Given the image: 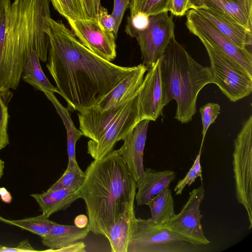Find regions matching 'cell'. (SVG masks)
Segmentation results:
<instances>
[{"label": "cell", "instance_id": "cell-1", "mask_svg": "<svg viewBox=\"0 0 252 252\" xmlns=\"http://www.w3.org/2000/svg\"><path fill=\"white\" fill-rule=\"evenodd\" d=\"M49 23L46 67L68 109L79 112L94 105L134 68L95 55L62 21Z\"/></svg>", "mask_w": 252, "mask_h": 252}, {"label": "cell", "instance_id": "cell-2", "mask_svg": "<svg viewBox=\"0 0 252 252\" xmlns=\"http://www.w3.org/2000/svg\"><path fill=\"white\" fill-rule=\"evenodd\" d=\"M50 0H14L0 18V93L19 86L31 52L46 62Z\"/></svg>", "mask_w": 252, "mask_h": 252}, {"label": "cell", "instance_id": "cell-3", "mask_svg": "<svg viewBox=\"0 0 252 252\" xmlns=\"http://www.w3.org/2000/svg\"><path fill=\"white\" fill-rule=\"evenodd\" d=\"M79 189L91 231L106 236L128 205L135 200V181L118 150L94 159Z\"/></svg>", "mask_w": 252, "mask_h": 252}, {"label": "cell", "instance_id": "cell-4", "mask_svg": "<svg viewBox=\"0 0 252 252\" xmlns=\"http://www.w3.org/2000/svg\"><path fill=\"white\" fill-rule=\"evenodd\" d=\"M159 68L167 102H176L174 118L183 124L192 120L196 112L200 91L214 83L210 66H204L190 56L175 38L159 59Z\"/></svg>", "mask_w": 252, "mask_h": 252}, {"label": "cell", "instance_id": "cell-5", "mask_svg": "<svg viewBox=\"0 0 252 252\" xmlns=\"http://www.w3.org/2000/svg\"><path fill=\"white\" fill-rule=\"evenodd\" d=\"M199 39L210 59L214 84L231 101L249 96L252 92V75L218 47L203 39Z\"/></svg>", "mask_w": 252, "mask_h": 252}, {"label": "cell", "instance_id": "cell-6", "mask_svg": "<svg viewBox=\"0 0 252 252\" xmlns=\"http://www.w3.org/2000/svg\"><path fill=\"white\" fill-rule=\"evenodd\" d=\"M198 246L165 225L137 218L127 252H195Z\"/></svg>", "mask_w": 252, "mask_h": 252}, {"label": "cell", "instance_id": "cell-7", "mask_svg": "<svg viewBox=\"0 0 252 252\" xmlns=\"http://www.w3.org/2000/svg\"><path fill=\"white\" fill-rule=\"evenodd\" d=\"M252 115L244 122L234 141L233 166L236 197L246 209L252 227Z\"/></svg>", "mask_w": 252, "mask_h": 252}, {"label": "cell", "instance_id": "cell-8", "mask_svg": "<svg viewBox=\"0 0 252 252\" xmlns=\"http://www.w3.org/2000/svg\"><path fill=\"white\" fill-rule=\"evenodd\" d=\"M168 11L149 16L146 29L134 36L139 45L142 63L148 69L161 57L172 39L175 38L174 23Z\"/></svg>", "mask_w": 252, "mask_h": 252}, {"label": "cell", "instance_id": "cell-9", "mask_svg": "<svg viewBox=\"0 0 252 252\" xmlns=\"http://www.w3.org/2000/svg\"><path fill=\"white\" fill-rule=\"evenodd\" d=\"M186 18L187 27L191 33L218 47L252 75L251 50L238 47L194 9H189Z\"/></svg>", "mask_w": 252, "mask_h": 252}, {"label": "cell", "instance_id": "cell-10", "mask_svg": "<svg viewBox=\"0 0 252 252\" xmlns=\"http://www.w3.org/2000/svg\"><path fill=\"white\" fill-rule=\"evenodd\" d=\"M181 211L165 225L169 229L197 246L207 245L210 241L205 237L201 222L202 215L200 206L205 196L203 186L189 192Z\"/></svg>", "mask_w": 252, "mask_h": 252}, {"label": "cell", "instance_id": "cell-11", "mask_svg": "<svg viewBox=\"0 0 252 252\" xmlns=\"http://www.w3.org/2000/svg\"><path fill=\"white\" fill-rule=\"evenodd\" d=\"M137 96L127 102L119 115L106 129L97 141L90 140L87 153L94 159H99L113 150L116 144L133 129L140 120Z\"/></svg>", "mask_w": 252, "mask_h": 252}, {"label": "cell", "instance_id": "cell-12", "mask_svg": "<svg viewBox=\"0 0 252 252\" xmlns=\"http://www.w3.org/2000/svg\"><path fill=\"white\" fill-rule=\"evenodd\" d=\"M73 33L86 48L109 62L116 57V36L104 29L96 17L87 19L67 20Z\"/></svg>", "mask_w": 252, "mask_h": 252}, {"label": "cell", "instance_id": "cell-13", "mask_svg": "<svg viewBox=\"0 0 252 252\" xmlns=\"http://www.w3.org/2000/svg\"><path fill=\"white\" fill-rule=\"evenodd\" d=\"M137 96L140 120L155 121L167 102L161 78L159 60L147 70Z\"/></svg>", "mask_w": 252, "mask_h": 252}, {"label": "cell", "instance_id": "cell-14", "mask_svg": "<svg viewBox=\"0 0 252 252\" xmlns=\"http://www.w3.org/2000/svg\"><path fill=\"white\" fill-rule=\"evenodd\" d=\"M148 68L143 63L135 66L116 86L93 105L100 111L120 107L136 97Z\"/></svg>", "mask_w": 252, "mask_h": 252}, {"label": "cell", "instance_id": "cell-15", "mask_svg": "<svg viewBox=\"0 0 252 252\" xmlns=\"http://www.w3.org/2000/svg\"><path fill=\"white\" fill-rule=\"evenodd\" d=\"M150 121H140L123 139L119 153L135 181L144 171V151Z\"/></svg>", "mask_w": 252, "mask_h": 252}, {"label": "cell", "instance_id": "cell-16", "mask_svg": "<svg viewBox=\"0 0 252 252\" xmlns=\"http://www.w3.org/2000/svg\"><path fill=\"white\" fill-rule=\"evenodd\" d=\"M194 10L238 47L248 49L251 47L252 31L231 16L212 8L203 7Z\"/></svg>", "mask_w": 252, "mask_h": 252}, {"label": "cell", "instance_id": "cell-17", "mask_svg": "<svg viewBox=\"0 0 252 252\" xmlns=\"http://www.w3.org/2000/svg\"><path fill=\"white\" fill-rule=\"evenodd\" d=\"M176 178L172 170L157 171L146 168L143 174L135 181L136 189L135 200L138 206L146 205L152 197L169 187Z\"/></svg>", "mask_w": 252, "mask_h": 252}, {"label": "cell", "instance_id": "cell-18", "mask_svg": "<svg viewBox=\"0 0 252 252\" xmlns=\"http://www.w3.org/2000/svg\"><path fill=\"white\" fill-rule=\"evenodd\" d=\"M203 7L222 11L252 32V0H189V10Z\"/></svg>", "mask_w": 252, "mask_h": 252}, {"label": "cell", "instance_id": "cell-19", "mask_svg": "<svg viewBox=\"0 0 252 252\" xmlns=\"http://www.w3.org/2000/svg\"><path fill=\"white\" fill-rule=\"evenodd\" d=\"M137 218L134 211V201L131 202L105 237L109 241L112 252H127Z\"/></svg>", "mask_w": 252, "mask_h": 252}, {"label": "cell", "instance_id": "cell-20", "mask_svg": "<svg viewBox=\"0 0 252 252\" xmlns=\"http://www.w3.org/2000/svg\"><path fill=\"white\" fill-rule=\"evenodd\" d=\"M91 231L88 224L84 227L76 225L55 224L50 231L41 238L43 245L48 248L44 252H55L56 250L74 244L85 239Z\"/></svg>", "mask_w": 252, "mask_h": 252}, {"label": "cell", "instance_id": "cell-21", "mask_svg": "<svg viewBox=\"0 0 252 252\" xmlns=\"http://www.w3.org/2000/svg\"><path fill=\"white\" fill-rule=\"evenodd\" d=\"M31 196L39 205L42 214L48 218L59 211L66 209L80 198L79 189L70 188L46 191L32 194Z\"/></svg>", "mask_w": 252, "mask_h": 252}, {"label": "cell", "instance_id": "cell-22", "mask_svg": "<svg viewBox=\"0 0 252 252\" xmlns=\"http://www.w3.org/2000/svg\"><path fill=\"white\" fill-rule=\"evenodd\" d=\"M47 98L54 105L57 113L61 118L65 126L67 135V147L68 154V166H72L77 164L75 156V146L78 140L83 136L80 129H78L74 126L69 113V109L65 108L58 101L51 92H43Z\"/></svg>", "mask_w": 252, "mask_h": 252}, {"label": "cell", "instance_id": "cell-23", "mask_svg": "<svg viewBox=\"0 0 252 252\" xmlns=\"http://www.w3.org/2000/svg\"><path fill=\"white\" fill-rule=\"evenodd\" d=\"M39 61L37 53L34 50L31 52L24 64L21 77L36 90L59 94L57 88L49 82L44 73Z\"/></svg>", "mask_w": 252, "mask_h": 252}, {"label": "cell", "instance_id": "cell-24", "mask_svg": "<svg viewBox=\"0 0 252 252\" xmlns=\"http://www.w3.org/2000/svg\"><path fill=\"white\" fill-rule=\"evenodd\" d=\"M147 205L150 209V219L158 225H165L176 214L174 199L169 187L152 197Z\"/></svg>", "mask_w": 252, "mask_h": 252}, {"label": "cell", "instance_id": "cell-25", "mask_svg": "<svg viewBox=\"0 0 252 252\" xmlns=\"http://www.w3.org/2000/svg\"><path fill=\"white\" fill-rule=\"evenodd\" d=\"M0 220L29 231L41 238L46 236L56 223L42 214L35 217L17 220H8L0 217Z\"/></svg>", "mask_w": 252, "mask_h": 252}, {"label": "cell", "instance_id": "cell-26", "mask_svg": "<svg viewBox=\"0 0 252 252\" xmlns=\"http://www.w3.org/2000/svg\"><path fill=\"white\" fill-rule=\"evenodd\" d=\"M55 9L66 20L92 18L81 0H50Z\"/></svg>", "mask_w": 252, "mask_h": 252}, {"label": "cell", "instance_id": "cell-27", "mask_svg": "<svg viewBox=\"0 0 252 252\" xmlns=\"http://www.w3.org/2000/svg\"><path fill=\"white\" fill-rule=\"evenodd\" d=\"M85 176V172L81 169L78 163L72 166H67L63 175L47 191L65 188L78 189L83 184Z\"/></svg>", "mask_w": 252, "mask_h": 252}, {"label": "cell", "instance_id": "cell-28", "mask_svg": "<svg viewBox=\"0 0 252 252\" xmlns=\"http://www.w3.org/2000/svg\"><path fill=\"white\" fill-rule=\"evenodd\" d=\"M168 3L169 0H130V15L141 12L149 16L168 11Z\"/></svg>", "mask_w": 252, "mask_h": 252}, {"label": "cell", "instance_id": "cell-29", "mask_svg": "<svg viewBox=\"0 0 252 252\" xmlns=\"http://www.w3.org/2000/svg\"><path fill=\"white\" fill-rule=\"evenodd\" d=\"M220 107L216 103L209 102L199 109L202 123V140L201 146H203L207 131L210 126L214 123L220 114Z\"/></svg>", "mask_w": 252, "mask_h": 252}, {"label": "cell", "instance_id": "cell-30", "mask_svg": "<svg viewBox=\"0 0 252 252\" xmlns=\"http://www.w3.org/2000/svg\"><path fill=\"white\" fill-rule=\"evenodd\" d=\"M5 94L0 93V151L9 144L8 124L9 115L4 99Z\"/></svg>", "mask_w": 252, "mask_h": 252}, {"label": "cell", "instance_id": "cell-31", "mask_svg": "<svg viewBox=\"0 0 252 252\" xmlns=\"http://www.w3.org/2000/svg\"><path fill=\"white\" fill-rule=\"evenodd\" d=\"M149 16L138 12L130 15L127 20L125 32L129 36L134 37L136 33L146 29L149 25Z\"/></svg>", "mask_w": 252, "mask_h": 252}, {"label": "cell", "instance_id": "cell-32", "mask_svg": "<svg viewBox=\"0 0 252 252\" xmlns=\"http://www.w3.org/2000/svg\"><path fill=\"white\" fill-rule=\"evenodd\" d=\"M130 0H114L113 9L111 15L115 22L114 33L116 36L126 10Z\"/></svg>", "mask_w": 252, "mask_h": 252}, {"label": "cell", "instance_id": "cell-33", "mask_svg": "<svg viewBox=\"0 0 252 252\" xmlns=\"http://www.w3.org/2000/svg\"><path fill=\"white\" fill-rule=\"evenodd\" d=\"M96 17L100 25L104 29L114 32L115 20L111 14H108L107 9L100 5L97 10Z\"/></svg>", "mask_w": 252, "mask_h": 252}, {"label": "cell", "instance_id": "cell-34", "mask_svg": "<svg viewBox=\"0 0 252 252\" xmlns=\"http://www.w3.org/2000/svg\"><path fill=\"white\" fill-rule=\"evenodd\" d=\"M189 0H169L168 11L176 16L184 15L189 10Z\"/></svg>", "mask_w": 252, "mask_h": 252}, {"label": "cell", "instance_id": "cell-35", "mask_svg": "<svg viewBox=\"0 0 252 252\" xmlns=\"http://www.w3.org/2000/svg\"><path fill=\"white\" fill-rule=\"evenodd\" d=\"M197 177L198 176L192 166L186 176L183 179L180 180L175 186L174 189V191L176 192L175 194H181L185 187L187 185L190 186Z\"/></svg>", "mask_w": 252, "mask_h": 252}, {"label": "cell", "instance_id": "cell-36", "mask_svg": "<svg viewBox=\"0 0 252 252\" xmlns=\"http://www.w3.org/2000/svg\"><path fill=\"white\" fill-rule=\"evenodd\" d=\"M39 252L35 250L27 240L20 242L16 247H5L0 245V252Z\"/></svg>", "mask_w": 252, "mask_h": 252}, {"label": "cell", "instance_id": "cell-37", "mask_svg": "<svg viewBox=\"0 0 252 252\" xmlns=\"http://www.w3.org/2000/svg\"><path fill=\"white\" fill-rule=\"evenodd\" d=\"M55 252H85L86 250V245L81 241L74 244L69 245L61 249H58Z\"/></svg>", "mask_w": 252, "mask_h": 252}, {"label": "cell", "instance_id": "cell-38", "mask_svg": "<svg viewBox=\"0 0 252 252\" xmlns=\"http://www.w3.org/2000/svg\"><path fill=\"white\" fill-rule=\"evenodd\" d=\"M87 11L92 17L96 16L97 8L96 0H81Z\"/></svg>", "mask_w": 252, "mask_h": 252}, {"label": "cell", "instance_id": "cell-39", "mask_svg": "<svg viewBox=\"0 0 252 252\" xmlns=\"http://www.w3.org/2000/svg\"><path fill=\"white\" fill-rule=\"evenodd\" d=\"M202 146H201L200 150L198 155H197L196 158L193 163L192 167H193L196 174L198 177H199L202 181V168L200 164V157L201 154V150Z\"/></svg>", "mask_w": 252, "mask_h": 252}, {"label": "cell", "instance_id": "cell-40", "mask_svg": "<svg viewBox=\"0 0 252 252\" xmlns=\"http://www.w3.org/2000/svg\"><path fill=\"white\" fill-rule=\"evenodd\" d=\"M0 197L1 200L5 203H10L12 197L9 191L4 187L0 188Z\"/></svg>", "mask_w": 252, "mask_h": 252}, {"label": "cell", "instance_id": "cell-41", "mask_svg": "<svg viewBox=\"0 0 252 252\" xmlns=\"http://www.w3.org/2000/svg\"><path fill=\"white\" fill-rule=\"evenodd\" d=\"M75 225L79 227H84L88 224V218L84 215L77 216L74 220Z\"/></svg>", "mask_w": 252, "mask_h": 252}, {"label": "cell", "instance_id": "cell-42", "mask_svg": "<svg viewBox=\"0 0 252 252\" xmlns=\"http://www.w3.org/2000/svg\"><path fill=\"white\" fill-rule=\"evenodd\" d=\"M11 3L10 0H0V18L2 14L9 8Z\"/></svg>", "mask_w": 252, "mask_h": 252}, {"label": "cell", "instance_id": "cell-43", "mask_svg": "<svg viewBox=\"0 0 252 252\" xmlns=\"http://www.w3.org/2000/svg\"><path fill=\"white\" fill-rule=\"evenodd\" d=\"M4 168V162L0 158V180L1 178Z\"/></svg>", "mask_w": 252, "mask_h": 252}, {"label": "cell", "instance_id": "cell-44", "mask_svg": "<svg viewBox=\"0 0 252 252\" xmlns=\"http://www.w3.org/2000/svg\"><path fill=\"white\" fill-rule=\"evenodd\" d=\"M96 1L97 8V10H98L99 6L101 5H100L101 0H96Z\"/></svg>", "mask_w": 252, "mask_h": 252}]
</instances>
